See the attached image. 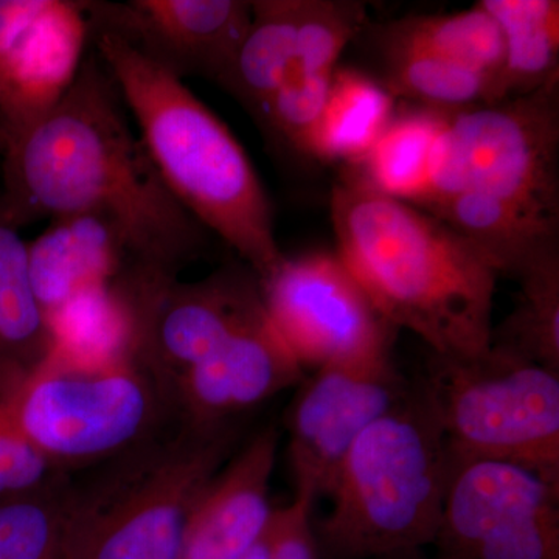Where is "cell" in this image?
Segmentation results:
<instances>
[{"mask_svg": "<svg viewBox=\"0 0 559 559\" xmlns=\"http://www.w3.org/2000/svg\"><path fill=\"white\" fill-rule=\"evenodd\" d=\"M2 157L0 213L16 229L69 213H105L123 229L140 270L156 278H178L207 246L209 230L160 178L94 50L64 98L11 139Z\"/></svg>", "mask_w": 559, "mask_h": 559, "instance_id": "6da1fadb", "label": "cell"}, {"mask_svg": "<svg viewBox=\"0 0 559 559\" xmlns=\"http://www.w3.org/2000/svg\"><path fill=\"white\" fill-rule=\"evenodd\" d=\"M330 212L337 257L389 325L436 358L488 352L500 272L484 250L425 210L345 178Z\"/></svg>", "mask_w": 559, "mask_h": 559, "instance_id": "7a4b0ae2", "label": "cell"}, {"mask_svg": "<svg viewBox=\"0 0 559 559\" xmlns=\"http://www.w3.org/2000/svg\"><path fill=\"white\" fill-rule=\"evenodd\" d=\"M91 44L134 117L139 138L173 197L218 235L259 280L283 260L270 197L229 128L168 70L119 36L91 31Z\"/></svg>", "mask_w": 559, "mask_h": 559, "instance_id": "3957f363", "label": "cell"}, {"mask_svg": "<svg viewBox=\"0 0 559 559\" xmlns=\"http://www.w3.org/2000/svg\"><path fill=\"white\" fill-rule=\"evenodd\" d=\"M237 423L173 419L70 481L61 559H180L191 511L237 448Z\"/></svg>", "mask_w": 559, "mask_h": 559, "instance_id": "277c9868", "label": "cell"}, {"mask_svg": "<svg viewBox=\"0 0 559 559\" xmlns=\"http://www.w3.org/2000/svg\"><path fill=\"white\" fill-rule=\"evenodd\" d=\"M452 457L418 381L370 426L342 463L319 522L322 559L395 558L433 546Z\"/></svg>", "mask_w": 559, "mask_h": 559, "instance_id": "5b68a950", "label": "cell"}, {"mask_svg": "<svg viewBox=\"0 0 559 559\" xmlns=\"http://www.w3.org/2000/svg\"><path fill=\"white\" fill-rule=\"evenodd\" d=\"M11 406L22 433L66 474L119 457L179 417L170 390L135 356L90 366L51 353Z\"/></svg>", "mask_w": 559, "mask_h": 559, "instance_id": "8992f818", "label": "cell"}, {"mask_svg": "<svg viewBox=\"0 0 559 559\" xmlns=\"http://www.w3.org/2000/svg\"><path fill=\"white\" fill-rule=\"evenodd\" d=\"M421 381L452 460L510 463L559 488V371L489 347L476 358L432 356Z\"/></svg>", "mask_w": 559, "mask_h": 559, "instance_id": "52a82bcc", "label": "cell"}, {"mask_svg": "<svg viewBox=\"0 0 559 559\" xmlns=\"http://www.w3.org/2000/svg\"><path fill=\"white\" fill-rule=\"evenodd\" d=\"M559 81L530 94L444 110L429 189L415 207L481 194L559 227Z\"/></svg>", "mask_w": 559, "mask_h": 559, "instance_id": "ba28073f", "label": "cell"}, {"mask_svg": "<svg viewBox=\"0 0 559 559\" xmlns=\"http://www.w3.org/2000/svg\"><path fill=\"white\" fill-rule=\"evenodd\" d=\"M259 282L267 318L304 371L392 353L396 330L337 253L283 257Z\"/></svg>", "mask_w": 559, "mask_h": 559, "instance_id": "9c48e42d", "label": "cell"}, {"mask_svg": "<svg viewBox=\"0 0 559 559\" xmlns=\"http://www.w3.org/2000/svg\"><path fill=\"white\" fill-rule=\"evenodd\" d=\"M436 557L559 559V488L510 463L452 460Z\"/></svg>", "mask_w": 559, "mask_h": 559, "instance_id": "30bf717a", "label": "cell"}, {"mask_svg": "<svg viewBox=\"0 0 559 559\" xmlns=\"http://www.w3.org/2000/svg\"><path fill=\"white\" fill-rule=\"evenodd\" d=\"M288 415L296 492L329 498L349 450L411 390L392 353L331 364L300 382Z\"/></svg>", "mask_w": 559, "mask_h": 559, "instance_id": "8fae6325", "label": "cell"}, {"mask_svg": "<svg viewBox=\"0 0 559 559\" xmlns=\"http://www.w3.org/2000/svg\"><path fill=\"white\" fill-rule=\"evenodd\" d=\"M138 310L135 358L170 390L176 378L263 312L264 304L259 277L245 263L221 267L200 282L143 283Z\"/></svg>", "mask_w": 559, "mask_h": 559, "instance_id": "7c38bea8", "label": "cell"}, {"mask_svg": "<svg viewBox=\"0 0 559 559\" xmlns=\"http://www.w3.org/2000/svg\"><path fill=\"white\" fill-rule=\"evenodd\" d=\"M87 44L81 0H0V124L9 142L64 98Z\"/></svg>", "mask_w": 559, "mask_h": 559, "instance_id": "4fadbf2b", "label": "cell"}, {"mask_svg": "<svg viewBox=\"0 0 559 559\" xmlns=\"http://www.w3.org/2000/svg\"><path fill=\"white\" fill-rule=\"evenodd\" d=\"M91 31L119 36L146 60L183 80L219 84L252 21L246 0L84 2Z\"/></svg>", "mask_w": 559, "mask_h": 559, "instance_id": "5bb4252c", "label": "cell"}, {"mask_svg": "<svg viewBox=\"0 0 559 559\" xmlns=\"http://www.w3.org/2000/svg\"><path fill=\"white\" fill-rule=\"evenodd\" d=\"M305 371L260 312L223 342L212 355L171 382L180 418L194 425L235 423L253 407L299 385Z\"/></svg>", "mask_w": 559, "mask_h": 559, "instance_id": "9a60e30c", "label": "cell"}, {"mask_svg": "<svg viewBox=\"0 0 559 559\" xmlns=\"http://www.w3.org/2000/svg\"><path fill=\"white\" fill-rule=\"evenodd\" d=\"M278 441L270 426L224 463L191 511L180 559H241L263 535Z\"/></svg>", "mask_w": 559, "mask_h": 559, "instance_id": "2e32d148", "label": "cell"}, {"mask_svg": "<svg viewBox=\"0 0 559 559\" xmlns=\"http://www.w3.org/2000/svg\"><path fill=\"white\" fill-rule=\"evenodd\" d=\"M33 290L44 314L95 286L146 275L123 229L105 213L57 216L36 240L27 242Z\"/></svg>", "mask_w": 559, "mask_h": 559, "instance_id": "e0dca14e", "label": "cell"}, {"mask_svg": "<svg viewBox=\"0 0 559 559\" xmlns=\"http://www.w3.org/2000/svg\"><path fill=\"white\" fill-rule=\"evenodd\" d=\"M138 285L134 277L95 286L47 316L53 352L79 364L134 358L138 344Z\"/></svg>", "mask_w": 559, "mask_h": 559, "instance_id": "ac0fdd59", "label": "cell"}, {"mask_svg": "<svg viewBox=\"0 0 559 559\" xmlns=\"http://www.w3.org/2000/svg\"><path fill=\"white\" fill-rule=\"evenodd\" d=\"M444 123V110L417 106L393 116L362 160L349 165L345 179L417 205L429 189L433 151Z\"/></svg>", "mask_w": 559, "mask_h": 559, "instance_id": "d6986e66", "label": "cell"}, {"mask_svg": "<svg viewBox=\"0 0 559 559\" xmlns=\"http://www.w3.org/2000/svg\"><path fill=\"white\" fill-rule=\"evenodd\" d=\"M395 105L396 98L380 81L356 69L337 68L307 156L358 164L389 127Z\"/></svg>", "mask_w": 559, "mask_h": 559, "instance_id": "ffe728a7", "label": "cell"}, {"mask_svg": "<svg viewBox=\"0 0 559 559\" xmlns=\"http://www.w3.org/2000/svg\"><path fill=\"white\" fill-rule=\"evenodd\" d=\"M299 0H255L252 21L219 86L260 120L296 51Z\"/></svg>", "mask_w": 559, "mask_h": 559, "instance_id": "44dd1931", "label": "cell"}, {"mask_svg": "<svg viewBox=\"0 0 559 559\" xmlns=\"http://www.w3.org/2000/svg\"><path fill=\"white\" fill-rule=\"evenodd\" d=\"M384 50H418L436 55L496 81L506 61V46L498 22L479 2L450 14L403 17L377 31Z\"/></svg>", "mask_w": 559, "mask_h": 559, "instance_id": "7402d4cb", "label": "cell"}, {"mask_svg": "<svg viewBox=\"0 0 559 559\" xmlns=\"http://www.w3.org/2000/svg\"><path fill=\"white\" fill-rule=\"evenodd\" d=\"M53 352L33 290L27 242L0 213V373L28 374Z\"/></svg>", "mask_w": 559, "mask_h": 559, "instance_id": "603a6c76", "label": "cell"}, {"mask_svg": "<svg viewBox=\"0 0 559 559\" xmlns=\"http://www.w3.org/2000/svg\"><path fill=\"white\" fill-rule=\"evenodd\" d=\"M498 22L506 46L499 100L530 94L559 81V2L481 0Z\"/></svg>", "mask_w": 559, "mask_h": 559, "instance_id": "cb8c5ba5", "label": "cell"}, {"mask_svg": "<svg viewBox=\"0 0 559 559\" xmlns=\"http://www.w3.org/2000/svg\"><path fill=\"white\" fill-rule=\"evenodd\" d=\"M520 296L509 318L491 330V347L559 371V253L518 275Z\"/></svg>", "mask_w": 559, "mask_h": 559, "instance_id": "d4e9b609", "label": "cell"}, {"mask_svg": "<svg viewBox=\"0 0 559 559\" xmlns=\"http://www.w3.org/2000/svg\"><path fill=\"white\" fill-rule=\"evenodd\" d=\"M381 55L382 84L395 98L441 110L499 102L495 80L457 62L418 50H384Z\"/></svg>", "mask_w": 559, "mask_h": 559, "instance_id": "484cf974", "label": "cell"}, {"mask_svg": "<svg viewBox=\"0 0 559 559\" xmlns=\"http://www.w3.org/2000/svg\"><path fill=\"white\" fill-rule=\"evenodd\" d=\"M70 474L0 499V559H61Z\"/></svg>", "mask_w": 559, "mask_h": 559, "instance_id": "4316f807", "label": "cell"}, {"mask_svg": "<svg viewBox=\"0 0 559 559\" xmlns=\"http://www.w3.org/2000/svg\"><path fill=\"white\" fill-rule=\"evenodd\" d=\"M366 22L367 9L362 2L299 0L296 51L289 70L307 75H333L342 51L364 31Z\"/></svg>", "mask_w": 559, "mask_h": 559, "instance_id": "83f0119b", "label": "cell"}, {"mask_svg": "<svg viewBox=\"0 0 559 559\" xmlns=\"http://www.w3.org/2000/svg\"><path fill=\"white\" fill-rule=\"evenodd\" d=\"M24 377L0 373V499L33 491L66 474L33 447L14 419L11 401Z\"/></svg>", "mask_w": 559, "mask_h": 559, "instance_id": "f1b7e54d", "label": "cell"}, {"mask_svg": "<svg viewBox=\"0 0 559 559\" xmlns=\"http://www.w3.org/2000/svg\"><path fill=\"white\" fill-rule=\"evenodd\" d=\"M331 79L333 75H307L289 70L277 94L260 117L261 123L294 150L307 154L312 132L329 98Z\"/></svg>", "mask_w": 559, "mask_h": 559, "instance_id": "f546056e", "label": "cell"}, {"mask_svg": "<svg viewBox=\"0 0 559 559\" xmlns=\"http://www.w3.org/2000/svg\"><path fill=\"white\" fill-rule=\"evenodd\" d=\"M312 506L310 496L296 492L293 502L272 511L266 527L270 559H322L312 525Z\"/></svg>", "mask_w": 559, "mask_h": 559, "instance_id": "4dcf8cb0", "label": "cell"}, {"mask_svg": "<svg viewBox=\"0 0 559 559\" xmlns=\"http://www.w3.org/2000/svg\"><path fill=\"white\" fill-rule=\"evenodd\" d=\"M7 145H9V139H7L5 130H3L2 124H0V157L5 153Z\"/></svg>", "mask_w": 559, "mask_h": 559, "instance_id": "1f68e13d", "label": "cell"}, {"mask_svg": "<svg viewBox=\"0 0 559 559\" xmlns=\"http://www.w3.org/2000/svg\"><path fill=\"white\" fill-rule=\"evenodd\" d=\"M390 559H392V558H390ZM395 559H443V558H439V557L423 558V557H419V551H414V554L401 555V557H395Z\"/></svg>", "mask_w": 559, "mask_h": 559, "instance_id": "d6a6232c", "label": "cell"}]
</instances>
